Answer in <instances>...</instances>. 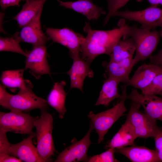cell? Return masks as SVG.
Returning <instances> with one entry per match:
<instances>
[{"label": "cell", "mask_w": 162, "mask_h": 162, "mask_svg": "<svg viewBox=\"0 0 162 162\" xmlns=\"http://www.w3.org/2000/svg\"><path fill=\"white\" fill-rule=\"evenodd\" d=\"M118 26L110 30H97L92 29L89 22H86L83 30L87 35L81 44V57L90 64L100 55L110 56L117 42L128 33L129 26L124 21H120Z\"/></svg>", "instance_id": "1"}, {"label": "cell", "mask_w": 162, "mask_h": 162, "mask_svg": "<svg viewBox=\"0 0 162 162\" xmlns=\"http://www.w3.org/2000/svg\"><path fill=\"white\" fill-rule=\"evenodd\" d=\"M53 118L47 110H41L40 115L35 117L34 126L36 130V148L40 157L45 162L51 160L55 151L52 136Z\"/></svg>", "instance_id": "2"}, {"label": "cell", "mask_w": 162, "mask_h": 162, "mask_svg": "<svg viewBox=\"0 0 162 162\" xmlns=\"http://www.w3.org/2000/svg\"><path fill=\"white\" fill-rule=\"evenodd\" d=\"M160 36L156 30L140 28L135 25L129 26L127 37H130L134 40L136 53L133 59L136 63L152 55L159 43Z\"/></svg>", "instance_id": "3"}, {"label": "cell", "mask_w": 162, "mask_h": 162, "mask_svg": "<svg viewBox=\"0 0 162 162\" xmlns=\"http://www.w3.org/2000/svg\"><path fill=\"white\" fill-rule=\"evenodd\" d=\"M32 85L26 81V85L20 88L16 94H12L8 101L3 105V108L19 112H28L39 109L47 110V100L36 95L32 90Z\"/></svg>", "instance_id": "4"}, {"label": "cell", "mask_w": 162, "mask_h": 162, "mask_svg": "<svg viewBox=\"0 0 162 162\" xmlns=\"http://www.w3.org/2000/svg\"><path fill=\"white\" fill-rule=\"evenodd\" d=\"M122 94L124 97L112 108L97 114L91 111L88 115L91 120L90 123L98 134V143L103 141L109 130L126 111L125 101L127 92H123Z\"/></svg>", "instance_id": "5"}, {"label": "cell", "mask_w": 162, "mask_h": 162, "mask_svg": "<svg viewBox=\"0 0 162 162\" xmlns=\"http://www.w3.org/2000/svg\"><path fill=\"white\" fill-rule=\"evenodd\" d=\"M141 105L132 101L126 119L134 127L138 137L153 138L162 131V127H159L156 120L140 110Z\"/></svg>", "instance_id": "6"}, {"label": "cell", "mask_w": 162, "mask_h": 162, "mask_svg": "<svg viewBox=\"0 0 162 162\" xmlns=\"http://www.w3.org/2000/svg\"><path fill=\"white\" fill-rule=\"evenodd\" d=\"M35 119V118L22 112H1L0 128L7 132L30 135L35 134L33 131Z\"/></svg>", "instance_id": "7"}, {"label": "cell", "mask_w": 162, "mask_h": 162, "mask_svg": "<svg viewBox=\"0 0 162 162\" xmlns=\"http://www.w3.org/2000/svg\"><path fill=\"white\" fill-rule=\"evenodd\" d=\"M46 35L54 42L67 48L70 56L80 55L81 46L85 37L68 28H46Z\"/></svg>", "instance_id": "8"}, {"label": "cell", "mask_w": 162, "mask_h": 162, "mask_svg": "<svg viewBox=\"0 0 162 162\" xmlns=\"http://www.w3.org/2000/svg\"><path fill=\"white\" fill-rule=\"evenodd\" d=\"M26 52L25 70L28 69L30 74L37 79L44 75L51 74L46 45L33 46L31 50Z\"/></svg>", "instance_id": "9"}, {"label": "cell", "mask_w": 162, "mask_h": 162, "mask_svg": "<svg viewBox=\"0 0 162 162\" xmlns=\"http://www.w3.org/2000/svg\"><path fill=\"white\" fill-rule=\"evenodd\" d=\"M93 129L90 123L88 130L85 136L80 140L73 142L70 146L60 153L54 162H88L89 158L87 154V151L92 144L90 136Z\"/></svg>", "instance_id": "10"}, {"label": "cell", "mask_w": 162, "mask_h": 162, "mask_svg": "<svg viewBox=\"0 0 162 162\" xmlns=\"http://www.w3.org/2000/svg\"><path fill=\"white\" fill-rule=\"evenodd\" d=\"M162 14V9L156 6L151 5L140 10H118L114 14L113 16L136 21L141 24V28L151 30L155 28V25L160 19Z\"/></svg>", "instance_id": "11"}, {"label": "cell", "mask_w": 162, "mask_h": 162, "mask_svg": "<svg viewBox=\"0 0 162 162\" xmlns=\"http://www.w3.org/2000/svg\"><path fill=\"white\" fill-rule=\"evenodd\" d=\"M42 10L39 11L28 23L16 32L17 37L21 42L32 44L33 46L46 45L50 40L42 30L40 18Z\"/></svg>", "instance_id": "12"}, {"label": "cell", "mask_w": 162, "mask_h": 162, "mask_svg": "<svg viewBox=\"0 0 162 162\" xmlns=\"http://www.w3.org/2000/svg\"><path fill=\"white\" fill-rule=\"evenodd\" d=\"M129 99L139 104L145 112L152 118L162 121V98L155 95H146L139 93L137 89H132L130 93L125 95Z\"/></svg>", "instance_id": "13"}, {"label": "cell", "mask_w": 162, "mask_h": 162, "mask_svg": "<svg viewBox=\"0 0 162 162\" xmlns=\"http://www.w3.org/2000/svg\"><path fill=\"white\" fill-rule=\"evenodd\" d=\"M73 60L70 69L66 72L70 77V88H77L83 92L84 80L88 77L92 78L94 75L91 69L90 64L83 59L80 55L70 56Z\"/></svg>", "instance_id": "14"}, {"label": "cell", "mask_w": 162, "mask_h": 162, "mask_svg": "<svg viewBox=\"0 0 162 162\" xmlns=\"http://www.w3.org/2000/svg\"><path fill=\"white\" fill-rule=\"evenodd\" d=\"M162 73V68L154 64H143L139 66L135 71L129 82L123 87L131 86L142 90L148 86L154 78Z\"/></svg>", "instance_id": "15"}, {"label": "cell", "mask_w": 162, "mask_h": 162, "mask_svg": "<svg viewBox=\"0 0 162 162\" xmlns=\"http://www.w3.org/2000/svg\"><path fill=\"white\" fill-rule=\"evenodd\" d=\"M35 135V133L31 134L18 143L11 144L9 150L10 155L18 158L22 161L45 162L33 144L32 139Z\"/></svg>", "instance_id": "16"}, {"label": "cell", "mask_w": 162, "mask_h": 162, "mask_svg": "<svg viewBox=\"0 0 162 162\" xmlns=\"http://www.w3.org/2000/svg\"><path fill=\"white\" fill-rule=\"evenodd\" d=\"M56 0L59 5L82 14L89 20H97L106 13L103 8L95 4L92 0H77L74 2Z\"/></svg>", "instance_id": "17"}, {"label": "cell", "mask_w": 162, "mask_h": 162, "mask_svg": "<svg viewBox=\"0 0 162 162\" xmlns=\"http://www.w3.org/2000/svg\"><path fill=\"white\" fill-rule=\"evenodd\" d=\"M116 152L125 156L133 162H159L157 151L145 146L124 147L115 148Z\"/></svg>", "instance_id": "18"}, {"label": "cell", "mask_w": 162, "mask_h": 162, "mask_svg": "<svg viewBox=\"0 0 162 162\" xmlns=\"http://www.w3.org/2000/svg\"><path fill=\"white\" fill-rule=\"evenodd\" d=\"M136 64L133 58L116 62L111 61L103 64L108 76L113 77L125 85L129 82L130 74Z\"/></svg>", "instance_id": "19"}, {"label": "cell", "mask_w": 162, "mask_h": 162, "mask_svg": "<svg viewBox=\"0 0 162 162\" xmlns=\"http://www.w3.org/2000/svg\"><path fill=\"white\" fill-rule=\"evenodd\" d=\"M138 137L135 129L127 119L118 132L108 142L106 148H119L132 145Z\"/></svg>", "instance_id": "20"}, {"label": "cell", "mask_w": 162, "mask_h": 162, "mask_svg": "<svg viewBox=\"0 0 162 162\" xmlns=\"http://www.w3.org/2000/svg\"><path fill=\"white\" fill-rule=\"evenodd\" d=\"M66 85L63 81L55 83L47 98L48 105L58 112L61 119L64 118L67 112L65 105L66 94L64 89Z\"/></svg>", "instance_id": "21"}, {"label": "cell", "mask_w": 162, "mask_h": 162, "mask_svg": "<svg viewBox=\"0 0 162 162\" xmlns=\"http://www.w3.org/2000/svg\"><path fill=\"white\" fill-rule=\"evenodd\" d=\"M47 0H26L20 11L13 18L22 28L30 21L40 11Z\"/></svg>", "instance_id": "22"}, {"label": "cell", "mask_w": 162, "mask_h": 162, "mask_svg": "<svg viewBox=\"0 0 162 162\" xmlns=\"http://www.w3.org/2000/svg\"><path fill=\"white\" fill-rule=\"evenodd\" d=\"M120 82L117 80L108 76L104 82L95 105L107 106L114 99L122 98L124 95L119 94L118 92V85Z\"/></svg>", "instance_id": "23"}, {"label": "cell", "mask_w": 162, "mask_h": 162, "mask_svg": "<svg viewBox=\"0 0 162 162\" xmlns=\"http://www.w3.org/2000/svg\"><path fill=\"white\" fill-rule=\"evenodd\" d=\"M123 37L113 47L110 56V61L118 62L127 58H133L136 50L134 40L131 37Z\"/></svg>", "instance_id": "24"}, {"label": "cell", "mask_w": 162, "mask_h": 162, "mask_svg": "<svg viewBox=\"0 0 162 162\" xmlns=\"http://www.w3.org/2000/svg\"><path fill=\"white\" fill-rule=\"evenodd\" d=\"M25 68L3 71L0 78L1 84L10 90L19 89L26 84V80L23 78Z\"/></svg>", "instance_id": "25"}, {"label": "cell", "mask_w": 162, "mask_h": 162, "mask_svg": "<svg viewBox=\"0 0 162 162\" xmlns=\"http://www.w3.org/2000/svg\"><path fill=\"white\" fill-rule=\"evenodd\" d=\"M21 42L18 39L16 33L10 37L0 38V51L10 52L21 54L25 56L27 55L20 45Z\"/></svg>", "instance_id": "26"}, {"label": "cell", "mask_w": 162, "mask_h": 162, "mask_svg": "<svg viewBox=\"0 0 162 162\" xmlns=\"http://www.w3.org/2000/svg\"><path fill=\"white\" fill-rule=\"evenodd\" d=\"M141 90L144 94L162 96V73L158 74L148 86Z\"/></svg>", "instance_id": "27"}, {"label": "cell", "mask_w": 162, "mask_h": 162, "mask_svg": "<svg viewBox=\"0 0 162 162\" xmlns=\"http://www.w3.org/2000/svg\"><path fill=\"white\" fill-rule=\"evenodd\" d=\"M115 148H109L106 151L89 158L88 162H118L120 161L115 158Z\"/></svg>", "instance_id": "28"}, {"label": "cell", "mask_w": 162, "mask_h": 162, "mask_svg": "<svg viewBox=\"0 0 162 162\" xmlns=\"http://www.w3.org/2000/svg\"><path fill=\"white\" fill-rule=\"evenodd\" d=\"M108 3V12L104 20L108 22L114 14L130 0H106Z\"/></svg>", "instance_id": "29"}, {"label": "cell", "mask_w": 162, "mask_h": 162, "mask_svg": "<svg viewBox=\"0 0 162 162\" xmlns=\"http://www.w3.org/2000/svg\"><path fill=\"white\" fill-rule=\"evenodd\" d=\"M7 131L0 128V153L10 154V149L11 146L8 140L6 133Z\"/></svg>", "instance_id": "30"}, {"label": "cell", "mask_w": 162, "mask_h": 162, "mask_svg": "<svg viewBox=\"0 0 162 162\" xmlns=\"http://www.w3.org/2000/svg\"><path fill=\"white\" fill-rule=\"evenodd\" d=\"M155 146L159 157L162 162V131L154 137Z\"/></svg>", "instance_id": "31"}, {"label": "cell", "mask_w": 162, "mask_h": 162, "mask_svg": "<svg viewBox=\"0 0 162 162\" xmlns=\"http://www.w3.org/2000/svg\"><path fill=\"white\" fill-rule=\"evenodd\" d=\"M6 88L0 84V105L2 106L8 101L12 95L7 91Z\"/></svg>", "instance_id": "32"}, {"label": "cell", "mask_w": 162, "mask_h": 162, "mask_svg": "<svg viewBox=\"0 0 162 162\" xmlns=\"http://www.w3.org/2000/svg\"><path fill=\"white\" fill-rule=\"evenodd\" d=\"M149 64L157 65L162 68V48L156 54L149 58Z\"/></svg>", "instance_id": "33"}, {"label": "cell", "mask_w": 162, "mask_h": 162, "mask_svg": "<svg viewBox=\"0 0 162 162\" xmlns=\"http://www.w3.org/2000/svg\"><path fill=\"white\" fill-rule=\"evenodd\" d=\"M22 0H0V5L3 10L8 7L19 6Z\"/></svg>", "instance_id": "34"}, {"label": "cell", "mask_w": 162, "mask_h": 162, "mask_svg": "<svg viewBox=\"0 0 162 162\" xmlns=\"http://www.w3.org/2000/svg\"><path fill=\"white\" fill-rule=\"evenodd\" d=\"M0 162H21L22 161L11 155L5 153H0Z\"/></svg>", "instance_id": "35"}, {"label": "cell", "mask_w": 162, "mask_h": 162, "mask_svg": "<svg viewBox=\"0 0 162 162\" xmlns=\"http://www.w3.org/2000/svg\"><path fill=\"white\" fill-rule=\"evenodd\" d=\"M157 26L160 27L161 28V30L160 34V36L162 38V14L160 19L155 25V27Z\"/></svg>", "instance_id": "36"}, {"label": "cell", "mask_w": 162, "mask_h": 162, "mask_svg": "<svg viewBox=\"0 0 162 162\" xmlns=\"http://www.w3.org/2000/svg\"><path fill=\"white\" fill-rule=\"evenodd\" d=\"M159 4L162 5V0H157Z\"/></svg>", "instance_id": "37"}]
</instances>
